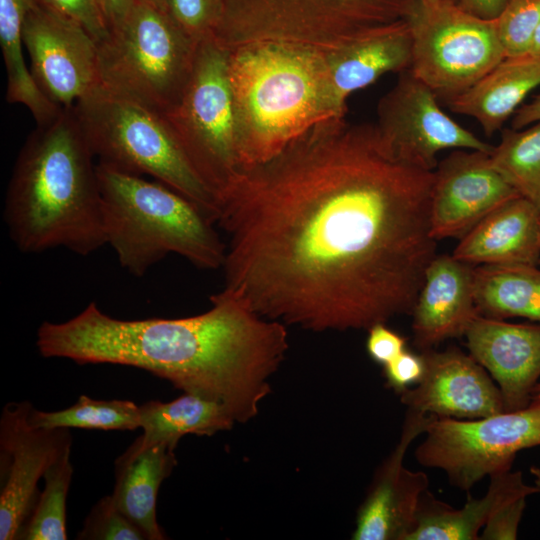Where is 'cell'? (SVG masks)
<instances>
[{
  "mask_svg": "<svg viewBox=\"0 0 540 540\" xmlns=\"http://www.w3.org/2000/svg\"><path fill=\"white\" fill-rule=\"evenodd\" d=\"M540 396V382L537 383V385L534 388L533 391V397Z\"/></svg>",
  "mask_w": 540,
  "mask_h": 540,
  "instance_id": "obj_45",
  "label": "cell"
},
{
  "mask_svg": "<svg viewBox=\"0 0 540 540\" xmlns=\"http://www.w3.org/2000/svg\"><path fill=\"white\" fill-rule=\"evenodd\" d=\"M478 313L502 319L527 318L540 324V270L529 265H480L473 268Z\"/></svg>",
  "mask_w": 540,
  "mask_h": 540,
  "instance_id": "obj_26",
  "label": "cell"
},
{
  "mask_svg": "<svg viewBox=\"0 0 540 540\" xmlns=\"http://www.w3.org/2000/svg\"><path fill=\"white\" fill-rule=\"evenodd\" d=\"M146 1L170 13L171 0H146Z\"/></svg>",
  "mask_w": 540,
  "mask_h": 540,
  "instance_id": "obj_42",
  "label": "cell"
},
{
  "mask_svg": "<svg viewBox=\"0 0 540 540\" xmlns=\"http://www.w3.org/2000/svg\"><path fill=\"white\" fill-rule=\"evenodd\" d=\"M35 0H0V45L7 70L6 99L28 108L37 126L51 122L63 108L38 87L24 61L22 30Z\"/></svg>",
  "mask_w": 540,
  "mask_h": 540,
  "instance_id": "obj_27",
  "label": "cell"
},
{
  "mask_svg": "<svg viewBox=\"0 0 540 540\" xmlns=\"http://www.w3.org/2000/svg\"><path fill=\"white\" fill-rule=\"evenodd\" d=\"M28 419L37 428L135 430L140 427V410L129 400H96L81 395L74 405L60 411L32 407Z\"/></svg>",
  "mask_w": 540,
  "mask_h": 540,
  "instance_id": "obj_29",
  "label": "cell"
},
{
  "mask_svg": "<svg viewBox=\"0 0 540 540\" xmlns=\"http://www.w3.org/2000/svg\"><path fill=\"white\" fill-rule=\"evenodd\" d=\"M540 211L518 196L483 218L454 249L457 260L480 265H529L540 262Z\"/></svg>",
  "mask_w": 540,
  "mask_h": 540,
  "instance_id": "obj_20",
  "label": "cell"
},
{
  "mask_svg": "<svg viewBox=\"0 0 540 540\" xmlns=\"http://www.w3.org/2000/svg\"><path fill=\"white\" fill-rule=\"evenodd\" d=\"M422 379L400 394L407 410L437 418L473 420L504 411L500 390L470 354L456 347L421 351Z\"/></svg>",
  "mask_w": 540,
  "mask_h": 540,
  "instance_id": "obj_17",
  "label": "cell"
},
{
  "mask_svg": "<svg viewBox=\"0 0 540 540\" xmlns=\"http://www.w3.org/2000/svg\"><path fill=\"white\" fill-rule=\"evenodd\" d=\"M95 156L74 106L28 136L4 202L10 239L23 253L64 248L87 256L106 245Z\"/></svg>",
  "mask_w": 540,
  "mask_h": 540,
  "instance_id": "obj_3",
  "label": "cell"
},
{
  "mask_svg": "<svg viewBox=\"0 0 540 540\" xmlns=\"http://www.w3.org/2000/svg\"><path fill=\"white\" fill-rule=\"evenodd\" d=\"M98 163L147 174L196 203L215 223V196L194 170L163 115L102 87L74 105Z\"/></svg>",
  "mask_w": 540,
  "mask_h": 540,
  "instance_id": "obj_7",
  "label": "cell"
},
{
  "mask_svg": "<svg viewBox=\"0 0 540 540\" xmlns=\"http://www.w3.org/2000/svg\"><path fill=\"white\" fill-rule=\"evenodd\" d=\"M508 0H459V6L465 11L483 19H496Z\"/></svg>",
  "mask_w": 540,
  "mask_h": 540,
  "instance_id": "obj_39",
  "label": "cell"
},
{
  "mask_svg": "<svg viewBox=\"0 0 540 540\" xmlns=\"http://www.w3.org/2000/svg\"><path fill=\"white\" fill-rule=\"evenodd\" d=\"M437 95L410 69L399 73L395 85L377 107L378 132L399 160L434 171L437 155L447 149L492 152L493 147L445 113Z\"/></svg>",
  "mask_w": 540,
  "mask_h": 540,
  "instance_id": "obj_12",
  "label": "cell"
},
{
  "mask_svg": "<svg viewBox=\"0 0 540 540\" xmlns=\"http://www.w3.org/2000/svg\"><path fill=\"white\" fill-rule=\"evenodd\" d=\"M223 0H171L170 14L195 42L212 38L222 13Z\"/></svg>",
  "mask_w": 540,
  "mask_h": 540,
  "instance_id": "obj_33",
  "label": "cell"
},
{
  "mask_svg": "<svg viewBox=\"0 0 540 540\" xmlns=\"http://www.w3.org/2000/svg\"><path fill=\"white\" fill-rule=\"evenodd\" d=\"M493 166L540 211V122L505 129L490 154Z\"/></svg>",
  "mask_w": 540,
  "mask_h": 540,
  "instance_id": "obj_28",
  "label": "cell"
},
{
  "mask_svg": "<svg viewBox=\"0 0 540 540\" xmlns=\"http://www.w3.org/2000/svg\"><path fill=\"white\" fill-rule=\"evenodd\" d=\"M197 45L169 12L136 0L125 20L97 42L101 86L164 115L184 93Z\"/></svg>",
  "mask_w": 540,
  "mask_h": 540,
  "instance_id": "obj_8",
  "label": "cell"
},
{
  "mask_svg": "<svg viewBox=\"0 0 540 540\" xmlns=\"http://www.w3.org/2000/svg\"><path fill=\"white\" fill-rule=\"evenodd\" d=\"M105 243L123 269L142 277L169 254L194 266L223 267L226 245L192 200L159 181L97 164Z\"/></svg>",
  "mask_w": 540,
  "mask_h": 540,
  "instance_id": "obj_5",
  "label": "cell"
},
{
  "mask_svg": "<svg viewBox=\"0 0 540 540\" xmlns=\"http://www.w3.org/2000/svg\"><path fill=\"white\" fill-rule=\"evenodd\" d=\"M211 307L182 318L123 320L90 302L61 323L45 321L36 345L45 358L146 370L185 393L224 405L239 423L258 413L269 378L288 350L286 325L223 288Z\"/></svg>",
  "mask_w": 540,
  "mask_h": 540,
  "instance_id": "obj_2",
  "label": "cell"
},
{
  "mask_svg": "<svg viewBox=\"0 0 540 540\" xmlns=\"http://www.w3.org/2000/svg\"><path fill=\"white\" fill-rule=\"evenodd\" d=\"M139 410L143 433L133 442L138 448L165 443L175 449L186 434L212 436L230 430L236 422L221 403L192 393L171 402L150 400Z\"/></svg>",
  "mask_w": 540,
  "mask_h": 540,
  "instance_id": "obj_25",
  "label": "cell"
},
{
  "mask_svg": "<svg viewBox=\"0 0 540 540\" xmlns=\"http://www.w3.org/2000/svg\"><path fill=\"white\" fill-rule=\"evenodd\" d=\"M486 494L477 499L470 495L460 509L438 500L426 490L421 496L416 523L408 540H478L491 514L506 502L540 493L527 485L521 471L512 469L492 474Z\"/></svg>",
  "mask_w": 540,
  "mask_h": 540,
  "instance_id": "obj_22",
  "label": "cell"
},
{
  "mask_svg": "<svg viewBox=\"0 0 540 540\" xmlns=\"http://www.w3.org/2000/svg\"><path fill=\"white\" fill-rule=\"evenodd\" d=\"M469 354L500 390L504 411L525 408L540 378V324L477 315L465 335Z\"/></svg>",
  "mask_w": 540,
  "mask_h": 540,
  "instance_id": "obj_18",
  "label": "cell"
},
{
  "mask_svg": "<svg viewBox=\"0 0 540 540\" xmlns=\"http://www.w3.org/2000/svg\"><path fill=\"white\" fill-rule=\"evenodd\" d=\"M79 540H144L143 531L116 506L111 495L102 497L87 515Z\"/></svg>",
  "mask_w": 540,
  "mask_h": 540,
  "instance_id": "obj_32",
  "label": "cell"
},
{
  "mask_svg": "<svg viewBox=\"0 0 540 540\" xmlns=\"http://www.w3.org/2000/svg\"><path fill=\"white\" fill-rule=\"evenodd\" d=\"M433 417L407 410L400 439L378 469L358 510L353 539L408 540L429 479L424 472L406 468L403 460L411 443L425 433Z\"/></svg>",
  "mask_w": 540,
  "mask_h": 540,
  "instance_id": "obj_16",
  "label": "cell"
},
{
  "mask_svg": "<svg viewBox=\"0 0 540 540\" xmlns=\"http://www.w3.org/2000/svg\"><path fill=\"white\" fill-rule=\"evenodd\" d=\"M174 448L158 443L138 448L132 443L115 461L112 498L118 509L148 540L166 539L157 522L156 503L161 483L176 465Z\"/></svg>",
  "mask_w": 540,
  "mask_h": 540,
  "instance_id": "obj_24",
  "label": "cell"
},
{
  "mask_svg": "<svg viewBox=\"0 0 540 540\" xmlns=\"http://www.w3.org/2000/svg\"><path fill=\"white\" fill-rule=\"evenodd\" d=\"M491 152L455 149L434 170L431 234L437 241L464 236L506 202L520 196L493 166Z\"/></svg>",
  "mask_w": 540,
  "mask_h": 540,
  "instance_id": "obj_15",
  "label": "cell"
},
{
  "mask_svg": "<svg viewBox=\"0 0 540 540\" xmlns=\"http://www.w3.org/2000/svg\"><path fill=\"white\" fill-rule=\"evenodd\" d=\"M238 170L264 163L315 125L344 118L328 83L327 54L285 44L228 51Z\"/></svg>",
  "mask_w": 540,
  "mask_h": 540,
  "instance_id": "obj_4",
  "label": "cell"
},
{
  "mask_svg": "<svg viewBox=\"0 0 540 540\" xmlns=\"http://www.w3.org/2000/svg\"><path fill=\"white\" fill-rule=\"evenodd\" d=\"M406 349V338L388 328L385 323H377L368 329L366 350L370 358L382 366Z\"/></svg>",
  "mask_w": 540,
  "mask_h": 540,
  "instance_id": "obj_37",
  "label": "cell"
},
{
  "mask_svg": "<svg viewBox=\"0 0 540 540\" xmlns=\"http://www.w3.org/2000/svg\"><path fill=\"white\" fill-rule=\"evenodd\" d=\"M434 177L395 157L375 124L315 125L218 194L224 288L313 331L412 314L436 256Z\"/></svg>",
  "mask_w": 540,
  "mask_h": 540,
  "instance_id": "obj_1",
  "label": "cell"
},
{
  "mask_svg": "<svg viewBox=\"0 0 540 540\" xmlns=\"http://www.w3.org/2000/svg\"><path fill=\"white\" fill-rule=\"evenodd\" d=\"M426 2L459 4V0H423Z\"/></svg>",
  "mask_w": 540,
  "mask_h": 540,
  "instance_id": "obj_44",
  "label": "cell"
},
{
  "mask_svg": "<svg viewBox=\"0 0 540 540\" xmlns=\"http://www.w3.org/2000/svg\"><path fill=\"white\" fill-rule=\"evenodd\" d=\"M163 116L217 202L238 166L228 51L212 38L198 43L184 93Z\"/></svg>",
  "mask_w": 540,
  "mask_h": 540,
  "instance_id": "obj_10",
  "label": "cell"
},
{
  "mask_svg": "<svg viewBox=\"0 0 540 540\" xmlns=\"http://www.w3.org/2000/svg\"><path fill=\"white\" fill-rule=\"evenodd\" d=\"M28 401L9 402L0 418V539L15 540L46 470L71 449L69 428H37Z\"/></svg>",
  "mask_w": 540,
  "mask_h": 540,
  "instance_id": "obj_13",
  "label": "cell"
},
{
  "mask_svg": "<svg viewBox=\"0 0 540 540\" xmlns=\"http://www.w3.org/2000/svg\"><path fill=\"white\" fill-rule=\"evenodd\" d=\"M383 367L387 386L401 394L420 382L425 371V362L421 353L416 354L405 349Z\"/></svg>",
  "mask_w": 540,
  "mask_h": 540,
  "instance_id": "obj_36",
  "label": "cell"
},
{
  "mask_svg": "<svg viewBox=\"0 0 540 540\" xmlns=\"http://www.w3.org/2000/svg\"><path fill=\"white\" fill-rule=\"evenodd\" d=\"M495 22L505 57L525 55L540 25V0H508Z\"/></svg>",
  "mask_w": 540,
  "mask_h": 540,
  "instance_id": "obj_31",
  "label": "cell"
},
{
  "mask_svg": "<svg viewBox=\"0 0 540 540\" xmlns=\"http://www.w3.org/2000/svg\"><path fill=\"white\" fill-rule=\"evenodd\" d=\"M36 1L47 9L79 24L97 42L108 34L97 0Z\"/></svg>",
  "mask_w": 540,
  "mask_h": 540,
  "instance_id": "obj_34",
  "label": "cell"
},
{
  "mask_svg": "<svg viewBox=\"0 0 540 540\" xmlns=\"http://www.w3.org/2000/svg\"><path fill=\"white\" fill-rule=\"evenodd\" d=\"M22 37L35 82L59 107L74 106L102 87L97 41L79 24L35 0Z\"/></svg>",
  "mask_w": 540,
  "mask_h": 540,
  "instance_id": "obj_14",
  "label": "cell"
},
{
  "mask_svg": "<svg viewBox=\"0 0 540 540\" xmlns=\"http://www.w3.org/2000/svg\"><path fill=\"white\" fill-rule=\"evenodd\" d=\"M405 19L412 36L410 71L446 102L505 58L495 19L458 4L415 0Z\"/></svg>",
  "mask_w": 540,
  "mask_h": 540,
  "instance_id": "obj_9",
  "label": "cell"
},
{
  "mask_svg": "<svg viewBox=\"0 0 540 540\" xmlns=\"http://www.w3.org/2000/svg\"><path fill=\"white\" fill-rule=\"evenodd\" d=\"M530 473L534 476V485L540 491V467L532 466L530 468Z\"/></svg>",
  "mask_w": 540,
  "mask_h": 540,
  "instance_id": "obj_43",
  "label": "cell"
},
{
  "mask_svg": "<svg viewBox=\"0 0 540 540\" xmlns=\"http://www.w3.org/2000/svg\"><path fill=\"white\" fill-rule=\"evenodd\" d=\"M328 83L337 109L345 114L347 99L389 72L410 69L412 36L406 19L370 32L327 53Z\"/></svg>",
  "mask_w": 540,
  "mask_h": 540,
  "instance_id": "obj_21",
  "label": "cell"
},
{
  "mask_svg": "<svg viewBox=\"0 0 540 540\" xmlns=\"http://www.w3.org/2000/svg\"><path fill=\"white\" fill-rule=\"evenodd\" d=\"M527 54L533 57L540 58V25L538 26L533 35Z\"/></svg>",
  "mask_w": 540,
  "mask_h": 540,
  "instance_id": "obj_41",
  "label": "cell"
},
{
  "mask_svg": "<svg viewBox=\"0 0 540 540\" xmlns=\"http://www.w3.org/2000/svg\"><path fill=\"white\" fill-rule=\"evenodd\" d=\"M540 86V58L505 57L463 93L446 103L457 114L474 118L492 136Z\"/></svg>",
  "mask_w": 540,
  "mask_h": 540,
  "instance_id": "obj_23",
  "label": "cell"
},
{
  "mask_svg": "<svg viewBox=\"0 0 540 540\" xmlns=\"http://www.w3.org/2000/svg\"><path fill=\"white\" fill-rule=\"evenodd\" d=\"M424 434L416 460L469 491L485 476L512 469L519 451L540 446V396L525 408L479 419L433 417Z\"/></svg>",
  "mask_w": 540,
  "mask_h": 540,
  "instance_id": "obj_11",
  "label": "cell"
},
{
  "mask_svg": "<svg viewBox=\"0 0 540 540\" xmlns=\"http://www.w3.org/2000/svg\"><path fill=\"white\" fill-rule=\"evenodd\" d=\"M473 268L452 255H437L428 265L412 311L414 345L421 351L465 335L479 315L473 295Z\"/></svg>",
  "mask_w": 540,
  "mask_h": 540,
  "instance_id": "obj_19",
  "label": "cell"
},
{
  "mask_svg": "<svg viewBox=\"0 0 540 540\" xmlns=\"http://www.w3.org/2000/svg\"><path fill=\"white\" fill-rule=\"evenodd\" d=\"M537 122H540V94L517 109L513 114L511 126L512 129H523Z\"/></svg>",
  "mask_w": 540,
  "mask_h": 540,
  "instance_id": "obj_40",
  "label": "cell"
},
{
  "mask_svg": "<svg viewBox=\"0 0 540 540\" xmlns=\"http://www.w3.org/2000/svg\"><path fill=\"white\" fill-rule=\"evenodd\" d=\"M526 507V497L510 500L497 508L483 527L480 539L514 540Z\"/></svg>",
  "mask_w": 540,
  "mask_h": 540,
  "instance_id": "obj_35",
  "label": "cell"
},
{
  "mask_svg": "<svg viewBox=\"0 0 540 540\" xmlns=\"http://www.w3.org/2000/svg\"><path fill=\"white\" fill-rule=\"evenodd\" d=\"M539 246H540V237H539Z\"/></svg>",
  "mask_w": 540,
  "mask_h": 540,
  "instance_id": "obj_46",
  "label": "cell"
},
{
  "mask_svg": "<svg viewBox=\"0 0 540 540\" xmlns=\"http://www.w3.org/2000/svg\"><path fill=\"white\" fill-rule=\"evenodd\" d=\"M135 2L136 0H97L108 32L125 20Z\"/></svg>",
  "mask_w": 540,
  "mask_h": 540,
  "instance_id": "obj_38",
  "label": "cell"
},
{
  "mask_svg": "<svg viewBox=\"0 0 540 540\" xmlns=\"http://www.w3.org/2000/svg\"><path fill=\"white\" fill-rule=\"evenodd\" d=\"M414 1L223 0L212 39L227 51L285 44L327 54L404 20Z\"/></svg>",
  "mask_w": 540,
  "mask_h": 540,
  "instance_id": "obj_6",
  "label": "cell"
},
{
  "mask_svg": "<svg viewBox=\"0 0 540 540\" xmlns=\"http://www.w3.org/2000/svg\"><path fill=\"white\" fill-rule=\"evenodd\" d=\"M73 475L70 451L53 463L45 472L44 490L21 527L17 539L65 540L66 500Z\"/></svg>",
  "mask_w": 540,
  "mask_h": 540,
  "instance_id": "obj_30",
  "label": "cell"
}]
</instances>
